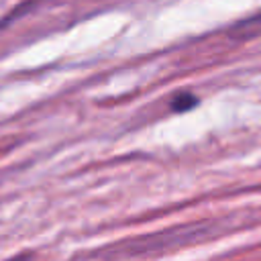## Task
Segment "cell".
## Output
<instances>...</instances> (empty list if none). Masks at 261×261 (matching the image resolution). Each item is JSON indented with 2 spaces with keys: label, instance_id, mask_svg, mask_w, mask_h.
I'll return each mask as SVG.
<instances>
[{
  "label": "cell",
  "instance_id": "6da1fadb",
  "mask_svg": "<svg viewBox=\"0 0 261 261\" xmlns=\"http://www.w3.org/2000/svg\"><path fill=\"white\" fill-rule=\"evenodd\" d=\"M196 104H198V98H196L194 94H188V92L177 94V96L171 100V108H173L175 112H186V110L194 108Z\"/></svg>",
  "mask_w": 261,
  "mask_h": 261
},
{
  "label": "cell",
  "instance_id": "7a4b0ae2",
  "mask_svg": "<svg viewBox=\"0 0 261 261\" xmlns=\"http://www.w3.org/2000/svg\"><path fill=\"white\" fill-rule=\"evenodd\" d=\"M241 35H245V37L261 35V14L255 16V18H251V20H247V22H243L241 24Z\"/></svg>",
  "mask_w": 261,
  "mask_h": 261
}]
</instances>
